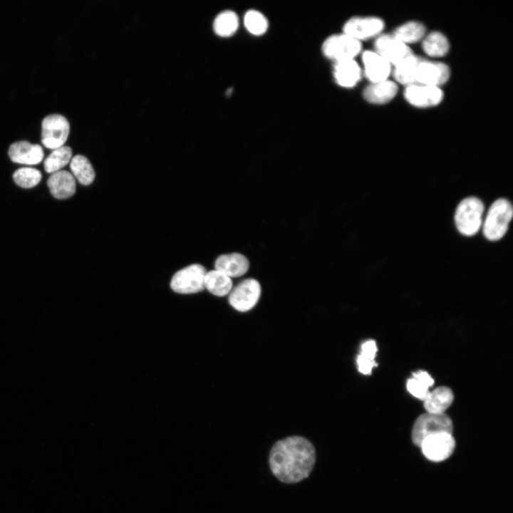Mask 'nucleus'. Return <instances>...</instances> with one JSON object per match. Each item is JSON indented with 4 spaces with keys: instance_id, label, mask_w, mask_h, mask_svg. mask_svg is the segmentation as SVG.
I'll use <instances>...</instances> for the list:
<instances>
[{
    "instance_id": "1",
    "label": "nucleus",
    "mask_w": 513,
    "mask_h": 513,
    "mask_svg": "<svg viewBox=\"0 0 513 513\" xmlns=\"http://www.w3.org/2000/svg\"><path fill=\"white\" fill-rule=\"evenodd\" d=\"M316 457L314 445L304 437L294 435L274 444L269 452V465L279 481L294 484L309 476Z\"/></svg>"
},
{
    "instance_id": "2",
    "label": "nucleus",
    "mask_w": 513,
    "mask_h": 513,
    "mask_svg": "<svg viewBox=\"0 0 513 513\" xmlns=\"http://www.w3.org/2000/svg\"><path fill=\"white\" fill-rule=\"evenodd\" d=\"M513 215L511 203L500 198L490 206L483 224V234L490 241L500 239L506 234Z\"/></svg>"
},
{
    "instance_id": "3",
    "label": "nucleus",
    "mask_w": 513,
    "mask_h": 513,
    "mask_svg": "<svg viewBox=\"0 0 513 513\" xmlns=\"http://www.w3.org/2000/svg\"><path fill=\"white\" fill-rule=\"evenodd\" d=\"M484 204L475 197L462 200L458 204L455 214V222L458 231L465 236L475 235L481 227Z\"/></svg>"
},
{
    "instance_id": "4",
    "label": "nucleus",
    "mask_w": 513,
    "mask_h": 513,
    "mask_svg": "<svg viewBox=\"0 0 513 513\" xmlns=\"http://www.w3.org/2000/svg\"><path fill=\"white\" fill-rule=\"evenodd\" d=\"M453 424L450 418L445 413H426L415 420L412 430V440L420 446L427 437L442 432L452 433Z\"/></svg>"
},
{
    "instance_id": "5",
    "label": "nucleus",
    "mask_w": 513,
    "mask_h": 513,
    "mask_svg": "<svg viewBox=\"0 0 513 513\" xmlns=\"http://www.w3.org/2000/svg\"><path fill=\"white\" fill-rule=\"evenodd\" d=\"M69 133L70 123L61 114H49L41 121V142L48 149L54 150L63 146Z\"/></svg>"
},
{
    "instance_id": "6",
    "label": "nucleus",
    "mask_w": 513,
    "mask_h": 513,
    "mask_svg": "<svg viewBox=\"0 0 513 513\" xmlns=\"http://www.w3.org/2000/svg\"><path fill=\"white\" fill-rule=\"evenodd\" d=\"M207 271L199 264H191L177 271L170 281V287L176 293L195 294L204 289Z\"/></svg>"
},
{
    "instance_id": "7",
    "label": "nucleus",
    "mask_w": 513,
    "mask_h": 513,
    "mask_svg": "<svg viewBox=\"0 0 513 513\" xmlns=\"http://www.w3.org/2000/svg\"><path fill=\"white\" fill-rule=\"evenodd\" d=\"M361 50V41L344 33L328 37L322 45L323 54L336 62L354 59Z\"/></svg>"
},
{
    "instance_id": "8",
    "label": "nucleus",
    "mask_w": 513,
    "mask_h": 513,
    "mask_svg": "<svg viewBox=\"0 0 513 513\" xmlns=\"http://www.w3.org/2000/svg\"><path fill=\"white\" fill-rule=\"evenodd\" d=\"M449 77L450 69L446 64L418 58L413 73V84L438 87Z\"/></svg>"
},
{
    "instance_id": "9",
    "label": "nucleus",
    "mask_w": 513,
    "mask_h": 513,
    "mask_svg": "<svg viewBox=\"0 0 513 513\" xmlns=\"http://www.w3.org/2000/svg\"><path fill=\"white\" fill-rule=\"evenodd\" d=\"M261 293L259 282L254 279H247L232 289L229 294V303L239 311H248L257 304Z\"/></svg>"
},
{
    "instance_id": "10",
    "label": "nucleus",
    "mask_w": 513,
    "mask_h": 513,
    "mask_svg": "<svg viewBox=\"0 0 513 513\" xmlns=\"http://www.w3.org/2000/svg\"><path fill=\"white\" fill-rule=\"evenodd\" d=\"M419 447L428 460L441 462L452 454L455 448V440L452 433H437L425 438Z\"/></svg>"
},
{
    "instance_id": "11",
    "label": "nucleus",
    "mask_w": 513,
    "mask_h": 513,
    "mask_svg": "<svg viewBox=\"0 0 513 513\" xmlns=\"http://www.w3.org/2000/svg\"><path fill=\"white\" fill-rule=\"evenodd\" d=\"M375 52L394 66L413 54L410 48L393 36L382 35L375 42Z\"/></svg>"
},
{
    "instance_id": "12",
    "label": "nucleus",
    "mask_w": 513,
    "mask_h": 513,
    "mask_svg": "<svg viewBox=\"0 0 513 513\" xmlns=\"http://www.w3.org/2000/svg\"><path fill=\"white\" fill-rule=\"evenodd\" d=\"M404 95L410 104L418 108L435 106L443 98L442 91L439 87L420 84L406 86Z\"/></svg>"
},
{
    "instance_id": "13",
    "label": "nucleus",
    "mask_w": 513,
    "mask_h": 513,
    "mask_svg": "<svg viewBox=\"0 0 513 513\" xmlns=\"http://www.w3.org/2000/svg\"><path fill=\"white\" fill-rule=\"evenodd\" d=\"M383 27V21L378 18H352L344 24L343 33L361 41L378 34Z\"/></svg>"
},
{
    "instance_id": "14",
    "label": "nucleus",
    "mask_w": 513,
    "mask_h": 513,
    "mask_svg": "<svg viewBox=\"0 0 513 513\" xmlns=\"http://www.w3.org/2000/svg\"><path fill=\"white\" fill-rule=\"evenodd\" d=\"M8 155L16 163L34 165L40 163L44 157L43 147L26 140L13 142L9 147Z\"/></svg>"
},
{
    "instance_id": "15",
    "label": "nucleus",
    "mask_w": 513,
    "mask_h": 513,
    "mask_svg": "<svg viewBox=\"0 0 513 513\" xmlns=\"http://www.w3.org/2000/svg\"><path fill=\"white\" fill-rule=\"evenodd\" d=\"M362 61L365 75L371 83L387 80L390 73V63L378 53L367 51L363 53Z\"/></svg>"
},
{
    "instance_id": "16",
    "label": "nucleus",
    "mask_w": 513,
    "mask_h": 513,
    "mask_svg": "<svg viewBox=\"0 0 513 513\" xmlns=\"http://www.w3.org/2000/svg\"><path fill=\"white\" fill-rule=\"evenodd\" d=\"M215 270L227 276L239 277L244 275L249 268V261L243 254L237 252L220 255L214 263Z\"/></svg>"
},
{
    "instance_id": "17",
    "label": "nucleus",
    "mask_w": 513,
    "mask_h": 513,
    "mask_svg": "<svg viewBox=\"0 0 513 513\" xmlns=\"http://www.w3.org/2000/svg\"><path fill=\"white\" fill-rule=\"evenodd\" d=\"M51 194L57 199H66L75 194L76 180L71 172L60 170L52 173L47 181Z\"/></svg>"
},
{
    "instance_id": "18",
    "label": "nucleus",
    "mask_w": 513,
    "mask_h": 513,
    "mask_svg": "<svg viewBox=\"0 0 513 513\" xmlns=\"http://www.w3.org/2000/svg\"><path fill=\"white\" fill-rule=\"evenodd\" d=\"M398 92L395 83L385 80L372 83L363 91V97L369 103L383 104L390 101Z\"/></svg>"
},
{
    "instance_id": "19",
    "label": "nucleus",
    "mask_w": 513,
    "mask_h": 513,
    "mask_svg": "<svg viewBox=\"0 0 513 513\" xmlns=\"http://www.w3.org/2000/svg\"><path fill=\"white\" fill-rule=\"evenodd\" d=\"M333 76L339 86L351 88L360 80L361 71L354 59L344 60L336 62Z\"/></svg>"
},
{
    "instance_id": "20",
    "label": "nucleus",
    "mask_w": 513,
    "mask_h": 513,
    "mask_svg": "<svg viewBox=\"0 0 513 513\" xmlns=\"http://www.w3.org/2000/svg\"><path fill=\"white\" fill-rule=\"evenodd\" d=\"M454 395L452 390L445 386L436 388L429 392L424 400V408L427 413H444L452 404Z\"/></svg>"
},
{
    "instance_id": "21",
    "label": "nucleus",
    "mask_w": 513,
    "mask_h": 513,
    "mask_svg": "<svg viewBox=\"0 0 513 513\" xmlns=\"http://www.w3.org/2000/svg\"><path fill=\"white\" fill-rule=\"evenodd\" d=\"M232 279L217 270L206 273L204 288L217 296L228 295L232 289Z\"/></svg>"
},
{
    "instance_id": "22",
    "label": "nucleus",
    "mask_w": 513,
    "mask_h": 513,
    "mask_svg": "<svg viewBox=\"0 0 513 513\" xmlns=\"http://www.w3.org/2000/svg\"><path fill=\"white\" fill-rule=\"evenodd\" d=\"M70 168L73 176L83 185L91 184L95 179V170L88 159L76 155L70 161Z\"/></svg>"
},
{
    "instance_id": "23",
    "label": "nucleus",
    "mask_w": 513,
    "mask_h": 513,
    "mask_svg": "<svg viewBox=\"0 0 513 513\" xmlns=\"http://www.w3.org/2000/svg\"><path fill=\"white\" fill-rule=\"evenodd\" d=\"M422 47L427 55L432 57H441L448 52L450 44L445 35L440 32L434 31L425 37Z\"/></svg>"
},
{
    "instance_id": "24",
    "label": "nucleus",
    "mask_w": 513,
    "mask_h": 513,
    "mask_svg": "<svg viewBox=\"0 0 513 513\" xmlns=\"http://www.w3.org/2000/svg\"><path fill=\"white\" fill-rule=\"evenodd\" d=\"M239 26V19L235 12L224 11L219 14L214 22V33L221 37H229L233 35Z\"/></svg>"
},
{
    "instance_id": "25",
    "label": "nucleus",
    "mask_w": 513,
    "mask_h": 513,
    "mask_svg": "<svg viewBox=\"0 0 513 513\" xmlns=\"http://www.w3.org/2000/svg\"><path fill=\"white\" fill-rule=\"evenodd\" d=\"M71 158L72 150L68 146L63 145L52 150V152L44 160V169L51 174L60 171L70 162Z\"/></svg>"
},
{
    "instance_id": "26",
    "label": "nucleus",
    "mask_w": 513,
    "mask_h": 513,
    "mask_svg": "<svg viewBox=\"0 0 513 513\" xmlns=\"http://www.w3.org/2000/svg\"><path fill=\"white\" fill-rule=\"evenodd\" d=\"M425 27L423 24L410 21L399 26L393 33V36L405 43H415L424 37Z\"/></svg>"
},
{
    "instance_id": "27",
    "label": "nucleus",
    "mask_w": 513,
    "mask_h": 513,
    "mask_svg": "<svg viewBox=\"0 0 513 513\" xmlns=\"http://www.w3.org/2000/svg\"><path fill=\"white\" fill-rule=\"evenodd\" d=\"M418 58L412 54L395 66L393 76L398 83L406 86L413 84V73Z\"/></svg>"
},
{
    "instance_id": "28",
    "label": "nucleus",
    "mask_w": 513,
    "mask_h": 513,
    "mask_svg": "<svg viewBox=\"0 0 513 513\" xmlns=\"http://www.w3.org/2000/svg\"><path fill=\"white\" fill-rule=\"evenodd\" d=\"M41 177L38 170L30 167H21L13 174L15 183L23 188L33 187L40 182Z\"/></svg>"
},
{
    "instance_id": "29",
    "label": "nucleus",
    "mask_w": 513,
    "mask_h": 513,
    "mask_svg": "<svg viewBox=\"0 0 513 513\" xmlns=\"http://www.w3.org/2000/svg\"><path fill=\"white\" fill-rule=\"evenodd\" d=\"M244 24L247 30L256 36L264 33L268 28V21L266 17L256 10H249L245 14Z\"/></svg>"
},
{
    "instance_id": "30",
    "label": "nucleus",
    "mask_w": 513,
    "mask_h": 513,
    "mask_svg": "<svg viewBox=\"0 0 513 513\" xmlns=\"http://www.w3.org/2000/svg\"><path fill=\"white\" fill-rule=\"evenodd\" d=\"M428 387L415 378H410L407 382V389L411 395L420 400H424L429 393Z\"/></svg>"
},
{
    "instance_id": "31",
    "label": "nucleus",
    "mask_w": 513,
    "mask_h": 513,
    "mask_svg": "<svg viewBox=\"0 0 513 513\" xmlns=\"http://www.w3.org/2000/svg\"><path fill=\"white\" fill-rule=\"evenodd\" d=\"M356 361L358 371L364 375L370 374L373 368L377 366L375 360L368 359L360 354L358 356Z\"/></svg>"
},
{
    "instance_id": "32",
    "label": "nucleus",
    "mask_w": 513,
    "mask_h": 513,
    "mask_svg": "<svg viewBox=\"0 0 513 513\" xmlns=\"http://www.w3.org/2000/svg\"><path fill=\"white\" fill-rule=\"evenodd\" d=\"M376 343L373 340H368L361 346L360 355L370 360H374L377 352Z\"/></svg>"
},
{
    "instance_id": "33",
    "label": "nucleus",
    "mask_w": 513,
    "mask_h": 513,
    "mask_svg": "<svg viewBox=\"0 0 513 513\" xmlns=\"http://www.w3.org/2000/svg\"><path fill=\"white\" fill-rule=\"evenodd\" d=\"M413 377L423 383L428 388L434 384V380L426 371L420 370L413 373Z\"/></svg>"
}]
</instances>
